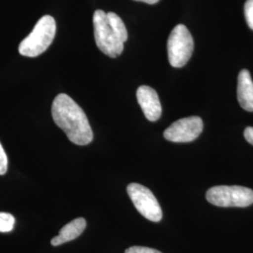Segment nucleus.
<instances>
[{
	"mask_svg": "<svg viewBox=\"0 0 253 253\" xmlns=\"http://www.w3.org/2000/svg\"><path fill=\"white\" fill-rule=\"evenodd\" d=\"M52 117L69 140L77 145H86L93 140V131L84 110L66 94H59L52 104Z\"/></svg>",
	"mask_w": 253,
	"mask_h": 253,
	"instance_id": "1",
	"label": "nucleus"
},
{
	"mask_svg": "<svg viewBox=\"0 0 253 253\" xmlns=\"http://www.w3.org/2000/svg\"><path fill=\"white\" fill-rule=\"evenodd\" d=\"M94 36L100 51L112 58L122 54L127 31L122 19L115 12L97 9L93 15Z\"/></svg>",
	"mask_w": 253,
	"mask_h": 253,
	"instance_id": "2",
	"label": "nucleus"
},
{
	"mask_svg": "<svg viewBox=\"0 0 253 253\" xmlns=\"http://www.w3.org/2000/svg\"><path fill=\"white\" fill-rule=\"evenodd\" d=\"M56 32V24L50 15L40 19L32 32L20 43L19 53L27 57L43 54L52 44Z\"/></svg>",
	"mask_w": 253,
	"mask_h": 253,
	"instance_id": "3",
	"label": "nucleus"
},
{
	"mask_svg": "<svg viewBox=\"0 0 253 253\" xmlns=\"http://www.w3.org/2000/svg\"><path fill=\"white\" fill-rule=\"evenodd\" d=\"M210 204L221 208H246L253 204V190L242 186H216L207 191Z\"/></svg>",
	"mask_w": 253,
	"mask_h": 253,
	"instance_id": "4",
	"label": "nucleus"
},
{
	"mask_svg": "<svg viewBox=\"0 0 253 253\" xmlns=\"http://www.w3.org/2000/svg\"><path fill=\"white\" fill-rule=\"evenodd\" d=\"M194 49L193 38L184 25L172 29L167 42L168 59L173 68H182L190 60Z\"/></svg>",
	"mask_w": 253,
	"mask_h": 253,
	"instance_id": "5",
	"label": "nucleus"
},
{
	"mask_svg": "<svg viewBox=\"0 0 253 253\" xmlns=\"http://www.w3.org/2000/svg\"><path fill=\"white\" fill-rule=\"evenodd\" d=\"M126 191L141 215L154 222L162 220V208L151 190L141 184L130 183L126 187Z\"/></svg>",
	"mask_w": 253,
	"mask_h": 253,
	"instance_id": "6",
	"label": "nucleus"
},
{
	"mask_svg": "<svg viewBox=\"0 0 253 253\" xmlns=\"http://www.w3.org/2000/svg\"><path fill=\"white\" fill-rule=\"evenodd\" d=\"M203 128L204 123L199 117L181 118L167 127L163 136L173 143H189L199 137Z\"/></svg>",
	"mask_w": 253,
	"mask_h": 253,
	"instance_id": "7",
	"label": "nucleus"
},
{
	"mask_svg": "<svg viewBox=\"0 0 253 253\" xmlns=\"http://www.w3.org/2000/svg\"><path fill=\"white\" fill-rule=\"evenodd\" d=\"M137 100L144 112L145 118L149 121H157L162 116V104L158 93L147 85H142L137 89Z\"/></svg>",
	"mask_w": 253,
	"mask_h": 253,
	"instance_id": "8",
	"label": "nucleus"
},
{
	"mask_svg": "<svg viewBox=\"0 0 253 253\" xmlns=\"http://www.w3.org/2000/svg\"><path fill=\"white\" fill-rule=\"evenodd\" d=\"M237 99L242 108L253 112V81L248 70H242L238 74Z\"/></svg>",
	"mask_w": 253,
	"mask_h": 253,
	"instance_id": "9",
	"label": "nucleus"
},
{
	"mask_svg": "<svg viewBox=\"0 0 253 253\" xmlns=\"http://www.w3.org/2000/svg\"><path fill=\"white\" fill-rule=\"evenodd\" d=\"M86 227V221L84 217H78L73 219L70 223L66 224L60 230L58 235H56L51 240V244L53 246H59V245L67 243L79 237L83 234Z\"/></svg>",
	"mask_w": 253,
	"mask_h": 253,
	"instance_id": "10",
	"label": "nucleus"
},
{
	"mask_svg": "<svg viewBox=\"0 0 253 253\" xmlns=\"http://www.w3.org/2000/svg\"><path fill=\"white\" fill-rule=\"evenodd\" d=\"M15 218L9 213L0 212V233H9L13 230Z\"/></svg>",
	"mask_w": 253,
	"mask_h": 253,
	"instance_id": "11",
	"label": "nucleus"
},
{
	"mask_svg": "<svg viewBox=\"0 0 253 253\" xmlns=\"http://www.w3.org/2000/svg\"><path fill=\"white\" fill-rule=\"evenodd\" d=\"M244 10L248 26L253 30V0H247L245 3Z\"/></svg>",
	"mask_w": 253,
	"mask_h": 253,
	"instance_id": "12",
	"label": "nucleus"
},
{
	"mask_svg": "<svg viewBox=\"0 0 253 253\" xmlns=\"http://www.w3.org/2000/svg\"><path fill=\"white\" fill-rule=\"evenodd\" d=\"M8 170V158L2 145L0 144V175H3Z\"/></svg>",
	"mask_w": 253,
	"mask_h": 253,
	"instance_id": "13",
	"label": "nucleus"
},
{
	"mask_svg": "<svg viewBox=\"0 0 253 253\" xmlns=\"http://www.w3.org/2000/svg\"><path fill=\"white\" fill-rule=\"evenodd\" d=\"M125 253H162L157 250L154 249H150V248H146V247H139V246H135V247H130L126 250Z\"/></svg>",
	"mask_w": 253,
	"mask_h": 253,
	"instance_id": "14",
	"label": "nucleus"
},
{
	"mask_svg": "<svg viewBox=\"0 0 253 253\" xmlns=\"http://www.w3.org/2000/svg\"><path fill=\"white\" fill-rule=\"evenodd\" d=\"M245 139L253 145V126H248L246 127L244 131Z\"/></svg>",
	"mask_w": 253,
	"mask_h": 253,
	"instance_id": "15",
	"label": "nucleus"
},
{
	"mask_svg": "<svg viewBox=\"0 0 253 253\" xmlns=\"http://www.w3.org/2000/svg\"><path fill=\"white\" fill-rule=\"evenodd\" d=\"M135 1H140V2H145V3H147V4H150V5H153V4H156V3H158L160 0H135Z\"/></svg>",
	"mask_w": 253,
	"mask_h": 253,
	"instance_id": "16",
	"label": "nucleus"
}]
</instances>
